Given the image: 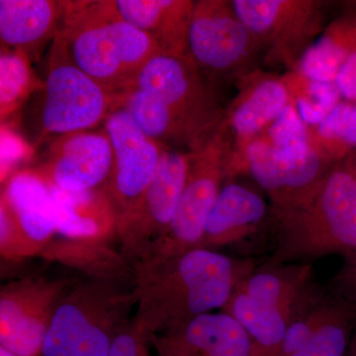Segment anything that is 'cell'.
I'll return each mask as SVG.
<instances>
[{
    "label": "cell",
    "instance_id": "cell-1",
    "mask_svg": "<svg viewBox=\"0 0 356 356\" xmlns=\"http://www.w3.org/2000/svg\"><path fill=\"white\" fill-rule=\"evenodd\" d=\"M132 267L137 307L132 320L149 339L224 308L250 273V264L205 248Z\"/></svg>",
    "mask_w": 356,
    "mask_h": 356
},
{
    "label": "cell",
    "instance_id": "cell-2",
    "mask_svg": "<svg viewBox=\"0 0 356 356\" xmlns=\"http://www.w3.org/2000/svg\"><path fill=\"white\" fill-rule=\"evenodd\" d=\"M58 36L70 60L108 90L132 88L161 51L153 40L119 15L114 0L60 1Z\"/></svg>",
    "mask_w": 356,
    "mask_h": 356
},
{
    "label": "cell",
    "instance_id": "cell-3",
    "mask_svg": "<svg viewBox=\"0 0 356 356\" xmlns=\"http://www.w3.org/2000/svg\"><path fill=\"white\" fill-rule=\"evenodd\" d=\"M273 215L277 262L355 252L356 156L336 163L298 202Z\"/></svg>",
    "mask_w": 356,
    "mask_h": 356
},
{
    "label": "cell",
    "instance_id": "cell-4",
    "mask_svg": "<svg viewBox=\"0 0 356 356\" xmlns=\"http://www.w3.org/2000/svg\"><path fill=\"white\" fill-rule=\"evenodd\" d=\"M133 284L91 280L67 290L44 339L42 356H108L129 321Z\"/></svg>",
    "mask_w": 356,
    "mask_h": 356
},
{
    "label": "cell",
    "instance_id": "cell-5",
    "mask_svg": "<svg viewBox=\"0 0 356 356\" xmlns=\"http://www.w3.org/2000/svg\"><path fill=\"white\" fill-rule=\"evenodd\" d=\"M44 88L40 91L37 122L39 143L67 134L95 130L121 108L124 92L108 90L70 60L57 35L47 58Z\"/></svg>",
    "mask_w": 356,
    "mask_h": 356
},
{
    "label": "cell",
    "instance_id": "cell-6",
    "mask_svg": "<svg viewBox=\"0 0 356 356\" xmlns=\"http://www.w3.org/2000/svg\"><path fill=\"white\" fill-rule=\"evenodd\" d=\"M232 154L233 138L222 122L205 145L191 153L186 184L172 224L137 264L166 261L198 248Z\"/></svg>",
    "mask_w": 356,
    "mask_h": 356
},
{
    "label": "cell",
    "instance_id": "cell-7",
    "mask_svg": "<svg viewBox=\"0 0 356 356\" xmlns=\"http://www.w3.org/2000/svg\"><path fill=\"white\" fill-rule=\"evenodd\" d=\"M264 55L259 42L234 10L231 1L194 2L187 56L204 79L219 92L220 86L240 83L254 72Z\"/></svg>",
    "mask_w": 356,
    "mask_h": 356
},
{
    "label": "cell",
    "instance_id": "cell-8",
    "mask_svg": "<svg viewBox=\"0 0 356 356\" xmlns=\"http://www.w3.org/2000/svg\"><path fill=\"white\" fill-rule=\"evenodd\" d=\"M334 165L311 144L282 151L257 137L232 154L226 179L248 173L268 193L273 211H280L298 202Z\"/></svg>",
    "mask_w": 356,
    "mask_h": 356
},
{
    "label": "cell",
    "instance_id": "cell-9",
    "mask_svg": "<svg viewBox=\"0 0 356 356\" xmlns=\"http://www.w3.org/2000/svg\"><path fill=\"white\" fill-rule=\"evenodd\" d=\"M234 10L261 44L266 62L296 70L324 32V9L314 0H234Z\"/></svg>",
    "mask_w": 356,
    "mask_h": 356
},
{
    "label": "cell",
    "instance_id": "cell-10",
    "mask_svg": "<svg viewBox=\"0 0 356 356\" xmlns=\"http://www.w3.org/2000/svg\"><path fill=\"white\" fill-rule=\"evenodd\" d=\"M133 88L158 98L192 129L202 144L225 120L217 92L188 57L159 54L140 72Z\"/></svg>",
    "mask_w": 356,
    "mask_h": 356
},
{
    "label": "cell",
    "instance_id": "cell-11",
    "mask_svg": "<svg viewBox=\"0 0 356 356\" xmlns=\"http://www.w3.org/2000/svg\"><path fill=\"white\" fill-rule=\"evenodd\" d=\"M76 282L72 278L29 276L3 285L0 290V346L20 356H42L58 304Z\"/></svg>",
    "mask_w": 356,
    "mask_h": 356
},
{
    "label": "cell",
    "instance_id": "cell-12",
    "mask_svg": "<svg viewBox=\"0 0 356 356\" xmlns=\"http://www.w3.org/2000/svg\"><path fill=\"white\" fill-rule=\"evenodd\" d=\"M191 153L166 149L153 179L117 229L121 254L134 266L170 228L188 175Z\"/></svg>",
    "mask_w": 356,
    "mask_h": 356
},
{
    "label": "cell",
    "instance_id": "cell-13",
    "mask_svg": "<svg viewBox=\"0 0 356 356\" xmlns=\"http://www.w3.org/2000/svg\"><path fill=\"white\" fill-rule=\"evenodd\" d=\"M103 127L111 140L113 165L102 189L113 208L118 229L153 179L166 147L145 135L123 108L110 115Z\"/></svg>",
    "mask_w": 356,
    "mask_h": 356
},
{
    "label": "cell",
    "instance_id": "cell-14",
    "mask_svg": "<svg viewBox=\"0 0 356 356\" xmlns=\"http://www.w3.org/2000/svg\"><path fill=\"white\" fill-rule=\"evenodd\" d=\"M113 165V149L104 127L51 139L35 168L51 186L70 192L102 189Z\"/></svg>",
    "mask_w": 356,
    "mask_h": 356
},
{
    "label": "cell",
    "instance_id": "cell-15",
    "mask_svg": "<svg viewBox=\"0 0 356 356\" xmlns=\"http://www.w3.org/2000/svg\"><path fill=\"white\" fill-rule=\"evenodd\" d=\"M156 356H252V341L229 314L207 313L149 339Z\"/></svg>",
    "mask_w": 356,
    "mask_h": 356
},
{
    "label": "cell",
    "instance_id": "cell-16",
    "mask_svg": "<svg viewBox=\"0 0 356 356\" xmlns=\"http://www.w3.org/2000/svg\"><path fill=\"white\" fill-rule=\"evenodd\" d=\"M238 95L226 110L225 123L233 138V154L259 137L291 102L284 77L255 70L238 83Z\"/></svg>",
    "mask_w": 356,
    "mask_h": 356
},
{
    "label": "cell",
    "instance_id": "cell-17",
    "mask_svg": "<svg viewBox=\"0 0 356 356\" xmlns=\"http://www.w3.org/2000/svg\"><path fill=\"white\" fill-rule=\"evenodd\" d=\"M60 24V1L0 0L1 50L22 51L32 63L53 43Z\"/></svg>",
    "mask_w": 356,
    "mask_h": 356
},
{
    "label": "cell",
    "instance_id": "cell-18",
    "mask_svg": "<svg viewBox=\"0 0 356 356\" xmlns=\"http://www.w3.org/2000/svg\"><path fill=\"white\" fill-rule=\"evenodd\" d=\"M37 254L57 234L51 185L34 168L18 170L7 179L1 195Z\"/></svg>",
    "mask_w": 356,
    "mask_h": 356
},
{
    "label": "cell",
    "instance_id": "cell-19",
    "mask_svg": "<svg viewBox=\"0 0 356 356\" xmlns=\"http://www.w3.org/2000/svg\"><path fill=\"white\" fill-rule=\"evenodd\" d=\"M191 0H114L119 15L153 40L161 54L188 57Z\"/></svg>",
    "mask_w": 356,
    "mask_h": 356
},
{
    "label": "cell",
    "instance_id": "cell-20",
    "mask_svg": "<svg viewBox=\"0 0 356 356\" xmlns=\"http://www.w3.org/2000/svg\"><path fill=\"white\" fill-rule=\"evenodd\" d=\"M267 215L266 200L242 184L228 181L211 211L198 248L212 250L254 233Z\"/></svg>",
    "mask_w": 356,
    "mask_h": 356
},
{
    "label": "cell",
    "instance_id": "cell-21",
    "mask_svg": "<svg viewBox=\"0 0 356 356\" xmlns=\"http://www.w3.org/2000/svg\"><path fill=\"white\" fill-rule=\"evenodd\" d=\"M51 189L60 236L105 241L117 236L116 216L103 189L70 192L51 185Z\"/></svg>",
    "mask_w": 356,
    "mask_h": 356
},
{
    "label": "cell",
    "instance_id": "cell-22",
    "mask_svg": "<svg viewBox=\"0 0 356 356\" xmlns=\"http://www.w3.org/2000/svg\"><path fill=\"white\" fill-rule=\"evenodd\" d=\"M46 261L76 269L89 280L133 284L134 269L109 241L54 238L42 252Z\"/></svg>",
    "mask_w": 356,
    "mask_h": 356
},
{
    "label": "cell",
    "instance_id": "cell-23",
    "mask_svg": "<svg viewBox=\"0 0 356 356\" xmlns=\"http://www.w3.org/2000/svg\"><path fill=\"white\" fill-rule=\"evenodd\" d=\"M121 108L145 135L166 149L184 147L187 153H193L205 145L178 115L149 93L136 88L128 89Z\"/></svg>",
    "mask_w": 356,
    "mask_h": 356
},
{
    "label": "cell",
    "instance_id": "cell-24",
    "mask_svg": "<svg viewBox=\"0 0 356 356\" xmlns=\"http://www.w3.org/2000/svg\"><path fill=\"white\" fill-rule=\"evenodd\" d=\"M311 276L312 268L308 264L283 270L259 271L248 274L236 287L291 324L300 317L297 314L302 301L306 298Z\"/></svg>",
    "mask_w": 356,
    "mask_h": 356
},
{
    "label": "cell",
    "instance_id": "cell-25",
    "mask_svg": "<svg viewBox=\"0 0 356 356\" xmlns=\"http://www.w3.org/2000/svg\"><path fill=\"white\" fill-rule=\"evenodd\" d=\"M355 50L356 14H353L339 18L325 28L295 70L312 81L334 83L339 70Z\"/></svg>",
    "mask_w": 356,
    "mask_h": 356
},
{
    "label": "cell",
    "instance_id": "cell-26",
    "mask_svg": "<svg viewBox=\"0 0 356 356\" xmlns=\"http://www.w3.org/2000/svg\"><path fill=\"white\" fill-rule=\"evenodd\" d=\"M44 88L32 60L19 51L1 50L0 56V119L13 116L26 102Z\"/></svg>",
    "mask_w": 356,
    "mask_h": 356
},
{
    "label": "cell",
    "instance_id": "cell-27",
    "mask_svg": "<svg viewBox=\"0 0 356 356\" xmlns=\"http://www.w3.org/2000/svg\"><path fill=\"white\" fill-rule=\"evenodd\" d=\"M309 127V126H308ZM311 146L337 163L356 149V104L341 102L316 126L309 127Z\"/></svg>",
    "mask_w": 356,
    "mask_h": 356
},
{
    "label": "cell",
    "instance_id": "cell-28",
    "mask_svg": "<svg viewBox=\"0 0 356 356\" xmlns=\"http://www.w3.org/2000/svg\"><path fill=\"white\" fill-rule=\"evenodd\" d=\"M283 77L302 120L309 127L320 124L341 102L336 83L312 81L297 70Z\"/></svg>",
    "mask_w": 356,
    "mask_h": 356
},
{
    "label": "cell",
    "instance_id": "cell-29",
    "mask_svg": "<svg viewBox=\"0 0 356 356\" xmlns=\"http://www.w3.org/2000/svg\"><path fill=\"white\" fill-rule=\"evenodd\" d=\"M356 309L341 300L337 310L306 346L291 356H346L350 348Z\"/></svg>",
    "mask_w": 356,
    "mask_h": 356
},
{
    "label": "cell",
    "instance_id": "cell-30",
    "mask_svg": "<svg viewBox=\"0 0 356 356\" xmlns=\"http://www.w3.org/2000/svg\"><path fill=\"white\" fill-rule=\"evenodd\" d=\"M339 303L341 302H332L315 307L313 310L307 312L305 315L293 321L280 343L266 356H291L298 353L310 341L318 327L331 317Z\"/></svg>",
    "mask_w": 356,
    "mask_h": 356
},
{
    "label": "cell",
    "instance_id": "cell-31",
    "mask_svg": "<svg viewBox=\"0 0 356 356\" xmlns=\"http://www.w3.org/2000/svg\"><path fill=\"white\" fill-rule=\"evenodd\" d=\"M259 137L264 138L271 146L282 151L310 144L309 127L302 120L293 100Z\"/></svg>",
    "mask_w": 356,
    "mask_h": 356
},
{
    "label": "cell",
    "instance_id": "cell-32",
    "mask_svg": "<svg viewBox=\"0 0 356 356\" xmlns=\"http://www.w3.org/2000/svg\"><path fill=\"white\" fill-rule=\"evenodd\" d=\"M0 254L2 259L10 261L38 255L32 247L24 232L20 228L6 200L0 197Z\"/></svg>",
    "mask_w": 356,
    "mask_h": 356
},
{
    "label": "cell",
    "instance_id": "cell-33",
    "mask_svg": "<svg viewBox=\"0 0 356 356\" xmlns=\"http://www.w3.org/2000/svg\"><path fill=\"white\" fill-rule=\"evenodd\" d=\"M151 346L149 337L131 318L115 337L108 356H152Z\"/></svg>",
    "mask_w": 356,
    "mask_h": 356
},
{
    "label": "cell",
    "instance_id": "cell-34",
    "mask_svg": "<svg viewBox=\"0 0 356 356\" xmlns=\"http://www.w3.org/2000/svg\"><path fill=\"white\" fill-rule=\"evenodd\" d=\"M334 83L341 98L356 104V50L339 70Z\"/></svg>",
    "mask_w": 356,
    "mask_h": 356
},
{
    "label": "cell",
    "instance_id": "cell-35",
    "mask_svg": "<svg viewBox=\"0 0 356 356\" xmlns=\"http://www.w3.org/2000/svg\"><path fill=\"white\" fill-rule=\"evenodd\" d=\"M336 283L343 291L344 301L356 309V252L346 257V264L337 276Z\"/></svg>",
    "mask_w": 356,
    "mask_h": 356
},
{
    "label": "cell",
    "instance_id": "cell-36",
    "mask_svg": "<svg viewBox=\"0 0 356 356\" xmlns=\"http://www.w3.org/2000/svg\"><path fill=\"white\" fill-rule=\"evenodd\" d=\"M348 355L350 356H356V332L350 341V348H348Z\"/></svg>",
    "mask_w": 356,
    "mask_h": 356
},
{
    "label": "cell",
    "instance_id": "cell-37",
    "mask_svg": "<svg viewBox=\"0 0 356 356\" xmlns=\"http://www.w3.org/2000/svg\"><path fill=\"white\" fill-rule=\"evenodd\" d=\"M0 356H20L16 355V353H11L10 350H6V348L0 346Z\"/></svg>",
    "mask_w": 356,
    "mask_h": 356
},
{
    "label": "cell",
    "instance_id": "cell-38",
    "mask_svg": "<svg viewBox=\"0 0 356 356\" xmlns=\"http://www.w3.org/2000/svg\"><path fill=\"white\" fill-rule=\"evenodd\" d=\"M346 356H350V355H346Z\"/></svg>",
    "mask_w": 356,
    "mask_h": 356
}]
</instances>
